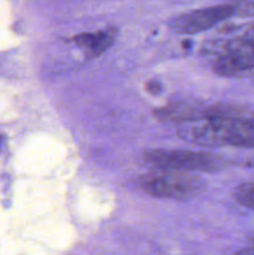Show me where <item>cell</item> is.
Returning <instances> with one entry per match:
<instances>
[{"instance_id":"obj_6","label":"cell","mask_w":254,"mask_h":255,"mask_svg":"<svg viewBox=\"0 0 254 255\" xmlns=\"http://www.w3.org/2000/svg\"><path fill=\"white\" fill-rule=\"evenodd\" d=\"M115 34L111 30H100L95 32H84L74 36V42L84 51L86 56H99L114 42Z\"/></svg>"},{"instance_id":"obj_5","label":"cell","mask_w":254,"mask_h":255,"mask_svg":"<svg viewBox=\"0 0 254 255\" xmlns=\"http://www.w3.org/2000/svg\"><path fill=\"white\" fill-rule=\"evenodd\" d=\"M236 12V6L228 4L203 7L174 17L171 21V26L179 34H197L216 26L219 22L233 16Z\"/></svg>"},{"instance_id":"obj_2","label":"cell","mask_w":254,"mask_h":255,"mask_svg":"<svg viewBox=\"0 0 254 255\" xmlns=\"http://www.w3.org/2000/svg\"><path fill=\"white\" fill-rule=\"evenodd\" d=\"M139 187L157 198L184 201L199 193L202 182L192 176L191 172L157 168L156 172L143 174L139 178Z\"/></svg>"},{"instance_id":"obj_9","label":"cell","mask_w":254,"mask_h":255,"mask_svg":"<svg viewBox=\"0 0 254 255\" xmlns=\"http://www.w3.org/2000/svg\"><path fill=\"white\" fill-rule=\"evenodd\" d=\"M0 144H1V137H0Z\"/></svg>"},{"instance_id":"obj_1","label":"cell","mask_w":254,"mask_h":255,"mask_svg":"<svg viewBox=\"0 0 254 255\" xmlns=\"http://www.w3.org/2000/svg\"><path fill=\"white\" fill-rule=\"evenodd\" d=\"M178 137L202 146L254 147V120L237 116L196 120L181 127Z\"/></svg>"},{"instance_id":"obj_4","label":"cell","mask_w":254,"mask_h":255,"mask_svg":"<svg viewBox=\"0 0 254 255\" xmlns=\"http://www.w3.org/2000/svg\"><path fill=\"white\" fill-rule=\"evenodd\" d=\"M143 159L157 168L186 172H214L224 166L216 154L187 149H148L143 153Z\"/></svg>"},{"instance_id":"obj_3","label":"cell","mask_w":254,"mask_h":255,"mask_svg":"<svg viewBox=\"0 0 254 255\" xmlns=\"http://www.w3.org/2000/svg\"><path fill=\"white\" fill-rule=\"evenodd\" d=\"M206 50L214 55L212 67L219 75L237 76L254 69V40H214L206 44Z\"/></svg>"},{"instance_id":"obj_7","label":"cell","mask_w":254,"mask_h":255,"mask_svg":"<svg viewBox=\"0 0 254 255\" xmlns=\"http://www.w3.org/2000/svg\"><path fill=\"white\" fill-rule=\"evenodd\" d=\"M234 198L244 207L254 211V183H243L237 187Z\"/></svg>"},{"instance_id":"obj_8","label":"cell","mask_w":254,"mask_h":255,"mask_svg":"<svg viewBox=\"0 0 254 255\" xmlns=\"http://www.w3.org/2000/svg\"><path fill=\"white\" fill-rule=\"evenodd\" d=\"M252 249H249V251H246V253H254V238H253V246H251Z\"/></svg>"}]
</instances>
